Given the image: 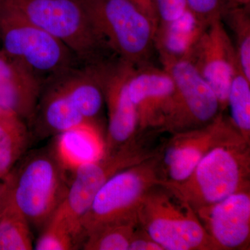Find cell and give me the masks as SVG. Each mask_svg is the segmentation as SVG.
<instances>
[{
  "label": "cell",
  "mask_w": 250,
  "mask_h": 250,
  "mask_svg": "<svg viewBox=\"0 0 250 250\" xmlns=\"http://www.w3.org/2000/svg\"><path fill=\"white\" fill-rule=\"evenodd\" d=\"M161 128L138 133L134 139L98 160L74 171L66 195L53 215L62 219L83 241L80 222L99 190L117 172L156 157L170 136Z\"/></svg>",
  "instance_id": "cell-1"
},
{
  "label": "cell",
  "mask_w": 250,
  "mask_h": 250,
  "mask_svg": "<svg viewBox=\"0 0 250 250\" xmlns=\"http://www.w3.org/2000/svg\"><path fill=\"white\" fill-rule=\"evenodd\" d=\"M53 151L32 153L2 182V204L14 206L29 225L42 229L63 201L68 183Z\"/></svg>",
  "instance_id": "cell-2"
},
{
  "label": "cell",
  "mask_w": 250,
  "mask_h": 250,
  "mask_svg": "<svg viewBox=\"0 0 250 250\" xmlns=\"http://www.w3.org/2000/svg\"><path fill=\"white\" fill-rule=\"evenodd\" d=\"M137 217L141 228L164 250H218L190 204L164 182L148 190Z\"/></svg>",
  "instance_id": "cell-3"
},
{
  "label": "cell",
  "mask_w": 250,
  "mask_h": 250,
  "mask_svg": "<svg viewBox=\"0 0 250 250\" xmlns=\"http://www.w3.org/2000/svg\"><path fill=\"white\" fill-rule=\"evenodd\" d=\"M164 183L176 189L195 212L250 188V143L242 139L215 147L183 182Z\"/></svg>",
  "instance_id": "cell-4"
},
{
  "label": "cell",
  "mask_w": 250,
  "mask_h": 250,
  "mask_svg": "<svg viewBox=\"0 0 250 250\" xmlns=\"http://www.w3.org/2000/svg\"><path fill=\"white\" fill-rule=\"evenodd\" d=\"M103 45L135 66L147 64L155 28L130 0H82Z\"/></svg>",
  "instance_id": "cell-5"
},
{
  "label": "cell",
  "mask_w": 250,
  "mask_h": 250,
  "mask_svg": "<svg viewBox=\"0 0 250 250\" xmlns=\"http://www.w3.org/2000/svg\"><path fill=\"white\" fill-rule=\"evenodd\" d=\"M0 39L5 53L40 80H51L75 67L77 57L65 44L6 4L0 11Z\"/></svg>",
  "instance_id": "cell-6"
},
{
  "label": "cell",
  "mask_w": 250,
  "mask_h": 250,
  "mask_svg": "<svg viewBox=\"0 0 250 250\" xmlns=\"http://www.w3.org/2000/svg\"><path fill=\"white\" fill-rule=\"evenodd\" d=\"M158 156L117 172L104 184L81 220L83 241L100 227L138 219V210L148 190L162 181Z\"/></svg>",
  "instance_id": "cell-7"
},
{
  "label": "cell",
  "mask_w": 250,
  "mask_h": 250,
  "mask_svg": "<svg viewBox=\"0 0 250 250\" xmlns=\"http://www.w3.org/2000/svg\"><path fill=\"white\" fill-rule=\"evenodd\" d=\"M28 22L62 41L77 59L92 62L104 45L82 0H6Z\"/></svg>",
  "instance_id": "cell-8"
},
{
  "label": "cell",
  "mask_w": 250,
  "mask_h": 250,
  "mask_svg": "<svg viewBox=\"0 0 250 250\" xmlns=\"http://www.w3.org/2000/svg\"><path fill=\"white\" fill-rule=\"evenodd\" d=\"M174 89L161 129L170 134L207 126L221 113L216 95L187 59L162 64Z\"/></svg>",
  "instance_id": "cell-9"
},
{
  "label": "cell",
  "mask_w": 250,
  "mask_h": 250,
  "mask_svg": "<svg viewBox=\"0 0 250 250\" xmlns=\"http://www.w3.org/2000/svg\"><path fill=\"white\" fill-rule=\"evenodd\" d=\"M242 139H244L230 118L223 113L203 127L170 134L158 156L161 182H183L212 149Z\"/></svg>",
  "instance_id": "cell-10"
},
{
  "label": "cell",
  "mask_w": 250,
  "mask_h": 250,
  "mask_svg": "<svg viewBox=\"0 0 250 250\" xmlns=\"http://www.w3.org/2000/svg\"><path fill=\"white\" fill-rule=\"evenodd\" d=\"M200 76L214 92L222 111L228 108L229 92L238 65L236 49L223 20L208 24L188 56Z\"/></svg>",
  "instance_id": "cell-11"
},
{
  "label": "cell",
  "mask_w": 250,
  "mask_h": 250,
  "mask_svg": "<svg viewBox=\"0 0 250 250\" xmlns=\"http://www.w3.org/2000/svg\"><path fill=\"white\" fill-rule=\"evenodd\" d=\"M135 65L118 59L104 62V93L108 110L105 152H109L138 134V116L130 98L128 80Z\"/></svg>",
  "instance_id": "cell-12"
},
{
  "label": "cell",
  "mask_w": 250,
  "mask_h": 250,
  "mask_svg": "<svg viewBox=\"0 0 250 250\" xmlns=\"http://www.w3.org/2000/svg\"><path fill=\"white\" fill-rule=\"evenodd\" d=\"M196 213L218 250H250V188Z\"/></svg>",
  "instance_id": "cell-13"
},
{
  "label": "cell",
  "mask_w": 250,
  "mask_h": 250,
  "mask_svg": "<svg viewBox=\"0 0 250 250\" xmlns=\"http://www.w3.org/2000/svg\"><path fill=\"white\" fill-rule=\"evenodd\" d=\"M138 116V133L161 128L173 95V80L165 69L146 64L135 66L128 80Z\"/></svg>",
  "instance_id": "cell-14"
},
{
  "label": "cell",
  "mask_w": 250,
  "mask_h": 250,
  "mask_svg": "<svg viewBox=\"0 0 250 250\" xmlns=\"http://www.w3.org/2000/svg\"><path fill=\"white\" fill-rule=\"evenodd\" d=\"M41 80L0 49V108L23 121H34Z\"/></svg>",
  "instance_id": "cell-15"
},
{
  "label": "cell",
  "mask_w": 250,
  "mask_h": 250,
  "mask_svg": "<svg viewBox=\"0 0 250 250\" xmlns=\"http://www.w3.org/2000/svg\"><path fill=\"white\" fill-rule=\"evenodd\" d=\"M52 151L65 170L74 172L100 159L105 141L97 123H83L57 135Z\"/></svg>",
  "instance_id": "cell-16"
},
{
  "label": "cell",
  "mask_w": 250,
  "mask_h": 250,
  "mask_svg": "<svg viewBox=\"0 0 250 250\" xmlns=\"http://www.w3.org/2000/svg\"><path fill=\"white\" fill-rule=\"evenodd\" d=\"M207 24L187 9L174 21L159 23L154 36V47L161 64L187 59Z\"/></svg>",
  "instance_id": "cell-17"
},
{
  "label": "cell",
  "mask_w": 250,
  "mask_h": 250,
  "mask_svg": "<svg viewBox=\"0 0 250 250\" xmlns=\"http://www.w3.org/2000/svg\"><path fill=\"white\" fill-rule=\"evenodd\" d=\"M39 100L34 120L41 129L50 134L58 135L63 131L90 123L72 104L70 100L52 80Z\"/></svg>",
  "instance_id": "cell-18"
},
{
  "label": "cell",
  "mask_w": 250,
  "mask_h": 250,
  "mask_svg": "<svg viewBox=\"0 0 250 250\" xmlns=\"http://www.w3.org/2000/svg\"><path fill=\"white\" fill-rule=\"evenodd\" d=\"M29 132L24 121L12 113H0V180L4 179L27 150Z\"/></svg>",
  "instance_id": "cell-19"
},
{
  "label": "cell",
  "mask_w": 250,
  "mask_h": 250,
  "mask_svg": "<svg viewBox=\"0 0 250 250\" xmlns=\"http://www.w3.org/2000/svg\"><path fill=\"white\" fill-rule=\"evenodd\" d=\"M30 225L14 206L2 204L0 213V250L34 248Z\"/></svg>",
  "instance_id": "cell-20"
},
{
  "label": "cell",
  "mask_w": 250,
  "mask_h": 250,
  "mask_svg": "<svg viewBox=\"0 0 250 250\" xmlns=\"http://www.w3.org/2000/svg\"><path fill=\"white\" fill-rule=\"evenodd\" d=\"M139 226L138 219L104 225L87 235L82 248L85 250H129L130 242Z\"/></svg>",
  "instance_id": "cell-21"
},
{
  "label": "cell",
  "mask_w": 250,
  "mask_h": 250,
  "mask_svg": "<svg viewBox=\"0 0 250 250\" xmlns=\"http://www.w3.org/2000/svg\"><path fill=\"white\" fill-rule=\"evenodd\" d=\"M228 107L233 126L250 143V80L243 75L238 65L229 92Z\"/></svg>",
  "instance_id": "cell-22"
},
{
  "label": "cell",
  "mask_w": 250,
  "mask_h": 250,
  "mask_svg": "<svg viewBox=\"0 0 250 250\" xmlns=\"http://www.w3.org/2000/svg\"><path fill=\"white\" fill-rule=\"evenodd\" d=\"M250 6H231L224 16L234 38L240 70L250 80Z\"/></svg>",
  "instance_id": "cell-23"
},
{
  "label": "cell",
  "mask_w": 250,
  "mask_h": 250,
  "mask_svg": "<svg viewBox=\"0 0 250 250\" xmlns=\"http://www.w3.org/2000/svg\"><path fill=\"white\" fill-rule=\"evenodd\" d=\"M82 247V242L64 220L53 215L42 229L36 242V250H71Z\"/></svg>",
  "instance_id": "cell-24"
},
{
  "label": "cell",
  "mask_w": 250,
  "mask_h": 250,
  "mask_svg": "<svg viewBox=\"0 0 250 250\" xmlns=\"http://www.w3.org/2000/svg\"><path fill=\"white\" fill-rule=\"evenodd\" d=\"M187 9L207 24L223 20L229 9L228 0H185Z\"/></svg>",
  "instance_id": "cell-25"
},
{
  "label": "cell",
  "mask_w": 250,
  "mask_h": 250,
  "mask_svg": "<svg viewBox=\"0 0 250 250\" xmlns=\"http://www.w3.org/2000/svg\"><path fill=\"white\" fill-rule=\"evenodd\" d=\"M159 23L167 22L179 18L187 10L185 0H156Z\"/></svg>",
  "instance_id": "cell-26"
},
{
  "label": "cell",
  "mask_w": 250,
  "mask_h": 250,
  "mask_svg": "<svg viewBox=\"0 0 250 250\" xmlns=\"http://www.w3.org/2000/svg\"><path fill=\"white\" fill-rule=\"evenodd\" d=\"M129 250H164L151 238L141 225L135 231L130 242Z\"/></svg>",
  "instance_id": "cell-27"
},
{
  "label": "cell",
  "mask_w": 250,
  "mask_h": 250,
  "mask_svg": "<svg viewBox=\"0 0 250 250\" xmlns=\"http://www.w3.org/2000/svg\"><path fill=\"white\" fill-rule=\"evenodd\" d=\"M153 24L155 31L159 23V10L156 0H130Z\"/></svg>",
  "instance_id": "cell-28"
},
{
  "label": "cell",
  "mask_w": 250,
  "mask_h": 250,
  "mask_svg": "<svg viewBox=\"0 0 250 250\" xmlns=\"http://www.w3.org/2000/svg\"><path fill=\"white\" fill-rule=\"evenodd\" d=\"M230 6H250V0H228Z\"/></svg>",
  "instance_id": "cell-29"
},
{
  "label": "cell",
  "mask_w": 250,
  "mask_h": 250,
  "mask_svg": "<svg viewBox=\"0 0 250 250\" xmlns=\"http://www.w3.org/2000/svg\"><path fill=\"white\" fill-rule=\"evenodd\" d=\"M2 207V182L0 180V213Z\"/></svg>",
  "instance_id": "cell-30"
},
{
  "label": "cell",
  "mask_w": 250,
  "mask_h": 250,
  "mask_svg": "<svg viewBox=\"0 0 250 250\" xmlns=\"http://www.w3.org/2000/svg\"><path fill=\"white\" fill-rule=\"evenodd\" d=\"M5 1L6 0H0V11H1V8H2L3 5H4Z\"/></svg>",
  "instance_id": "cell-31"
},
{
  "label": "cell",
  "mask_w": 250,
  "mask_h": 250,
  "mask_svg": "<svg viewBox=\"0 0 250 250\" xmlns=\"http://www.w3.org/2000/svg\"><path fill=\"white\" fill-rule=\"evenodd\" d=\"M1 111H1V108H0V113H1Z\"/></svg>",
  "instance_id": "cell-32"
}]
</instances>
